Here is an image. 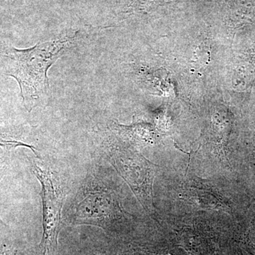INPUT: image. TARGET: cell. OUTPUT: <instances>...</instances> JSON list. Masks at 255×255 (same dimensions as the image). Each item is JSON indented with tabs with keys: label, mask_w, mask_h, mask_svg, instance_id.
<instances>
[{
	"label": "cell",
	"mask_w": 255,
	"mask_h": 255,
	"mask_svg": "<svg viewBox=\"0 0 255 255\" xmlns=\"http://www.w3.org/2000/svg\"><path fill=\"white\" fill-rule=\"evenodd\" d=\"M112 163L127 183L143 209L150 214L155 212L153 182L158 166L136 151L113 148L110 151Z\"/></svg>",
	"instance_id": "2"
},
{
	"label": "cell",
	"mask_w": 255,
	"mask_h": 255,
	"mask_svg": "<svg viewBox=\"0 0 255 255\" xmlns=\"http://www.w3.org/2000/svg\"><path fill=\"white\" fill-rule=\"evenodd\" d=\"M181 246L192 255H204L208 253V243L200 233L191 228L178 233Z\"/></svg>",
	"instance_id": "6"
},
{
	"label": "cell",
	"mask_w": 255,
	"mask_h": 255,
	"mask_svg": "<svg viewBox=\"0 0 255 255\" xmlns=\"http://www.w3.org/2000/svg\"><path fill=\"white\" fill-rule=\"evenodd\" d=\"M252 239H253V243H255V229L253 231V233H252Z\"/></svg>",
	"instance_id": "10"
},
{
	"label": "cell",
	"mask_w": 255,
	"mask_h": 255,
	"mask_svg": "<svg viewBox=\"0 0 255 255\" xmlns=\"http://www.w3.org/2000/svg\"><path fill=\"white\" fill-rule=\"evenodd\" d=\"M9 154L8 150L0 153V181L4 177L8 165H9Z\"/></svg>",
	"instance_id": "8"
},
{
	"label": "cell",
	"mask_w": 255,
	"mask_h": 255,
	"mask_svg": "<svg viewBox=\"0 0 255 255\" xmlns=\"http://www.w3.org/2000/svg\"><path fill=\"white\" fill-rule=\"evenodd\" d=\"M184 195L188 200L202 208L210 209H227L222 197L217 193L208 189L201 183L195 182L194 184L187 185Z\"/></svg>",
	"instance_id": "5"
},
{
	"label": "cell",
	"mask_w": 255,
	"mask_h": 255,
	"mask_svg": "<svg viewBox=\"0 0 255 255\" xmlns=\"http://www.w3.org/2000/svg\"><path fill=\"white\" fill-rule=\"evenodd\" d=\"M0 255H9V251L5 248H0Z\"/></svg>",
	"instance_id": "9"
},
{
	"label": "cell",
	"mask_w": 255,
	"mask_h": 255,
	"mask_svg": "<svg viewBox=\"0 0 255 255\" xmlns=\"http://www.w3.org/2000/svg\"><path fill=\"white\" fill-rule=\"evenodd\" d=\"M33 172L41 185L43 203V238L40 248L43 255L55 251L61 229L63 193L55 184L51 172L37 162H33Z\"/></svg>",
	"instance_id": "4"
},
{
	"label": "cell",
	"mask_w": 255,
	"mask_h": 255,
	"mask_svg": "<svg viewBox=\"0 0 255 255\" xmlns=\"http://www.w3.org/2000/svg\"><path fill=\"white\" fill-rule=\"evenodd\" d=\"M124 216L125 213L113 193L104 186L91 182L84 189L81 199L74 206L70 217L76 224L104 228Z\"/></svg>",
	"instance_id": "3"
},
{
	"label": "cell",
	"mask_w": 255,
	"mask_h": 255,
	"mask_svg": "<svg viewBox=\"0 0 255 255\" xmlns=\"http://www.w3.org/2000/svg\"><path fill=\"white\" fill-rule=\"evenodd\" d=\"M23 146L31 149L38 157L36 147L28 144L23 138V128L21 127H0V147L6 150Z\"/></svg>",
	"instance_id": "7"
},
{
	"label": "cell",
	"mask_w": 255,
	"mask_h": 255,
	"mask_svg": "<svg viewBox=\"0 0 255 255\" xmlns=\"http://www.w3.org/2000/svg\"><path fill=\"white\" fill-rule=\"evenodd\" d=\"M80 38V33L73 31L27 49L13 47L0 49V70L17 81L28 112L49 97L48 69L73 48Z\"/></svg>",
	"instance_id": "1"
}]
</instances>
